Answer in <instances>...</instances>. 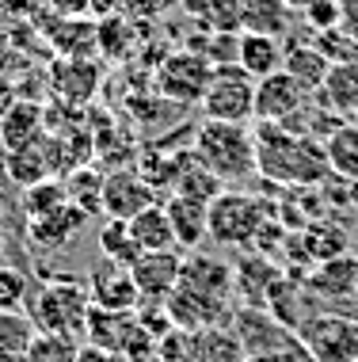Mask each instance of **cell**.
Here are the masks:
<instances>
[{"label": "cell", "instance_id": "20", "mask_svg": "<svg viewBox=\"0 0 358 362\" xmlns=\"http://www.w3.org/2000/svg\"><path fill=\"white\" fill-rule=\"evenodd\" d=\"M282 57H286L282 38L240 31V62L237 65L251 76V81H263V76L278 73V69H282Z\"/></svg>", "mask_w": 358, "mask_h": 362}, {"label": "cell", "instance_id": "36", "mask_svg": "<svg viewBox=\"0 0 358 362\" xmlns=\"http://www.w3.org/2000/svg\"><path fill=\"white\" fill-rule=\"evenodd\" d=\"M76 339L65 336H50V332H38L31 351H27V362H76Z\"/></svg>", "mask_w": 358, "mask_h": 362}, {"label": "cell", "instance_id": "33", "mask_svg": "<svg viewBox=\"0 0 358 362\" xmlns=\"http://www.w3.org/2000/svg\"><path fill=\"white\" fill-rule=\"evenodd\" d=\"M69 202V187L57 180H38L31 183V191L23 194V210H27V221L31 218H46V214H54L57 206H65Z\"/></svg>", "mask_w": 358, "mask_h": 362}, {"label": "cell", "instance_id": "34", "mask_svg": "<svg viewBox=\"0 0 358 362\" xmlns=\"http://www.w3.org/2000/svg\"><path fill=\"white\" fill-rule=\"evenodd\" d=\"M313 46L321 50L332 65H343V62H358V38H351L343 27H328V31H316L313 35Z\"/></svg>", "mask_w": 358, "mask_h": 362}, {"label": "cell", "instance_id": "3", "mask_svg": "<svg viewBox=\"0 0 358 362\" xmlns=\"http://www.w3.org/2000/svg\"><path fill=\"white\" fill-rule=\"evenodd\" d=\"M27 305H31V320L38 325V332L76 339L84 336V325H88L92 293H88V282L80 279H54Z\"/></svg>", "mask_w": 358, "mask_h": 362}, {"label": "cell", "instance_id": "47", "mask_svg": "<svg viewBox=\"0 0 358 362\" xmlns=\"http://www.w3.org/2000/svg\"><path fill=\"white\" fill-rule=\"evenodd\" d=\"M248 362H286V358H248Z\"/></svg>", "mask_w": 358, "mask_h": 362}, {"label": "cell", "instance_id": "14", "mask_svg": "<svg viewBox=\"0 0 358 362\" xmlns=\"http://www.w3.org/2000/svg\"><path fill=\"white\" fill-rule=\"evenodd\" d=\"M278 279H282V263L251 252V256H240L233 267V293L240 298V305H263Z\"/></svg>", "mask_w": 358, "mask_h": 362}, {"label": "cell", "instance_id": "5", "mask_svg": "<svg viewBox=\"0 0 358 362\" xmlns=\"http://www.w3.org/2000/svg\"><path fill=\"white\" fill-rule=\"evenodd\" d=\"M202 115L210 122H237V126L256 122V81L240 65L214 69V81H210L206 100H202Z\"/></svg>", "mask_w": 358, "mask_h": 362}, {"label": "cell", "instance_id": "6", "mask_svg": "<svg viewBox=\"0 0 358 362\" xmlns=\"http://www.w3.org/2000/svg\"><path fill=\"white\" fill-rule=\"evenodd\" d=\"M214 81V65H210L206 54H195V50H172L164 54V62L157 65V92L172 103H202L206 100V88Z\"/></svg>", "mask_w": 358, "mask_h": 362}, {"label": "cell", "instance_id": "9", "mask_svg": "<svg viewBox=\"0 0 358 362\" xmlns=\"http://www.w3.org/2000/svg\"><path fill=\"white\" fill-rule=\"evenodd\" d=\"M133 286L141 293V305H164L176 293L179 275H183V256L176 252H145V256L130 267Z\"/></svg>", "mask_w": 358, "mask_h": 362}, {"label": "cell", "instance_id": "13", "mask_svg": "<svg viewBox=\"0 0 358 362\" xmlns=\"http://www.w3.org/2000/svg\"><path fill=\"white\" fill-rule=\"evenodd\" d=\"M305 290L316 301H343V298H358V256H335L324 263H313L305 279Z\"/></svg>", "mask_w": 358, "mask_h": 362}, {"label": "cell", "instance_id": "44", "mask_svg": "<svg viewBox=\"0 0 358 362\" xmlns=\"http://www.w3.org/2000/svg\"><path fill=\"white\" fill-rule=\"evenodd\" d=\"M76 362H122L114 351H103V347H95V344H84L80 351H76Z\"/></svg>", "mask_w": 358, "mask_h": 362}, {"label": "cell", "instance_id": "24", "mask_svg": "<svg viewBox=\"0 0 358 362\" xmlns=\"http://www.w3.org/2000/svg\"><path fill=\"white\" fill-rule=\"evenodd\" d=\"M95 81H100V69L92 65V57H61L54 65V84L65 100L80 103L95 92Z\"/></svg>", "mask_w": 358, "mask_h": 362}, {"label": "cell", "instance_id": "10", "mask_svg": "<svg viewBox=\"0 0 358 362\" xmlns=\"http://www.w3.org/2000/svg\"><path fill=\"white\" fill-rule=\"evenodd\" d=\"M149 206H157V191L145 183V175L138 168L103 175V214L111 221H133Z\"/></svg>", "mask_w": 358, "mask_h": 362}, {"label": "cell", "instance_id": "40", "mask_svg": "<svg viewBox=\"0 0 358 362\" xmlns=\"http://www.w3.org/2000/svg\"><path fill=\"white\" fill-rule=\"evenodd\" d=\"M183 0H119V16L133 19V23H149V19L168 16L172 8H179Z\"/></svg>", "mask_w": 358, "mask_h": 362}, {"label": "cell", "instance_id": "37", "mask_svg": "<svg viewBox=\"0 0 358 362\" xmlns=\"http://www.w3.org/2000/svg\"><path fill=\"white\" fill-rule=\"evenodd\" d=\"M27 301H31L27 275L16 267H0V313H23Z\"/></svg>", "mask_w": 358, "mask_h": 362}, {"label": "cell", "instance_id": "30", "mask_svg": "<svg viewBox=\"0 0 358 362\" xmlns=\"http://www.w3.org/2000/svg\"><path fill=\"white\" fill-rule=\"evenodd\" d=\"M50 38L65 57H92V50H95V19H84V16L61 19V27L50 31Z\"/></svg>", "mask_w": 358, "mask_h": 362}, {"label": "cell", "instance_id": "1", "mask_svg": "<svg viewBox=\"0 0 358 362\" xmlns=\"http://www.w3.org/2000/svg\"><path fill=\"white\" fill-rule=\"evenodd\" d=\"M256 172L278 187H321L332 175L324 141L278 122H256Z\"/></svg>", "mask_w": 358, "mask_h": 362}, {"label": "cell", "instance_id": "43", "mask_svg": "<svg viewBox=\"0 0 358 362\" xmlns=\"http://www.w3.org/2000/svg\"><path fill=\"white\" fill-rule=\"evenodd\" d=\"M340 27L351 38H358V0H340Z\"/></svg>", "mask_w": 358, "mask_h": 362}, {"label": "cell", "instance_id": "41", "mask_svg": "<svg viewBox=\"0 0 358 362\" xmlns=\"http://www.w3.org/2000/svg\"><path fill=\"white\" fill-rule=\"evenodd\" d=\"M305 23L316 31H328V27H340V0H313V4L305 8Z\"/></svg>", "mask_w": 358, "mask_h": 362}, {"label": "cell", "instance_id": "29", "mask_svg": "<svg viewBox=\"0 0 358 362\" xmlns=\"http://www.w3.org/2000/svg\"><path fill=\"white\" fill-rule=\"evenodd\" d=\"M133 42H138V23L126 16H107L95 19V50L107 57H130Z\"/></svg>", "mask_w": 358, "mask_h": 362}, {"label": "cell", "instance_id": "38", "mask_svg": "<svg viewBox=\"0 0 358 362\" xmlns=\"http://www.w3.org/2000/svg\"><path fill=\"white\" fill-rule=\"evenodd\" d=\"M153 362H198L195 358V336H187V332H168V336L157 344L153 351Z\"/></svg>", "mask_w": 358, "mask_h": 362}, {"label": "cell", "instance_id": "27", "mask_svg": "<svg viewBox=\"0 0 358 362\" xmlns=\"http://www.w3.org/2000/svg\"><path fill=\"white\" fill-rule=\"evenodd\" d=\"M100 256L119 263V267H133V263L145 256L138 237L130 233V221H111L107 218V225L100 229Z\"/></svg>", "mask_w": 358, "mask_h": 362}, {"label": "cell", "instance_id": "17", "mask_svg": "<svg viewBox=\"0 0 358 362\" xmlns=\"http://www.w3.org/2000/svg\"><path fill=\"white\" fill-rule=\"evenodd\" d=\"M183 286L191 290H202V293H214V298H233V267L221 263L206 252H191L183 256V275H179Z\"/></svg>", "mask_w": 358, "mask_h": 362}, {"label": "cell", "instance_id": "45", "mask_svg": "<svg viewBox=\"0 0 358 362\" xmlns=\"http://www.w3.org/2000/svg\"><path fill=\"white\" fill-rule=\"evenodd\" d=\"M309 4H313V0H286V8H290V12H305Z\"/></svg>", "mask_w": 358, "mask_h": 362}, {"label": "cell", "instance_id": "18", "mask_svg": "<svg viewBox=\"0 0 358 362\" xmlns=\"http://www.w3.org/2000/svg\"><path fill=\"white\" fill-rule=\"evenodd\" d=\"M316 103L328 107L332 115L340 119H354L358 111V62H343V65H332L316 92Z\"/></svg>", "mask_w": 358, "mask_h": 362}, {"label": "cell", "instance_id": "19", "mask_svg": "<svg viewBox=\"0 0 358 362\" xmlns=\"http://www.w3.org/2000/svg\"><path fill=\"white\" fill-rule=\"evenodd\" d=\"M84 221H88V214L76 206V202H65V206H57L46 218H31L27 221V233H31V240L38 248H61L65 240H73L84 229Z\"/></svg>", "mask_w": 358, "mask_h": 362}, {"label": "cell", "instance_id": "46", "mask_svg": "<svg viewBox=\"0 0 358 362\" xmlns=\"http://www.w3.org/2000/svg\"><path fill=\"white\" fill-rule=\"evenodd\" d=\"M0 362H27V355H4V351H0Z\"/></svg>", "mask_w": 358, "mask_h": 362}, {"label": "cell", "instance_id": "12", "mask_svg": "<svg viewBox=\"0 0 358 362\" xmlns=\"http://www.w3.org/2000/svg\"><path fill=\"white\" fill-rule=\"evenodd\" d=\"M88 293H92V305H100V309H114V313H138L141 309V293L133 286L130 267H119L111 259H103V267L92 271Z\"/></svg>", "mask_w": 358, "mask_h": 362}, {"label": "cell", "instance_id": "2", "mask_svg": "<svg viewBox=\"0 0 358 362\" xmlns=\"http://www.w3.org/2000/svg\"><path fill=\"white\" fill-rule=\"evenodd\" d=\"M195 156L221 183L248 180L256 172V134L237 122H202L195 134Z\"/></svg>", "mask_w": 358, "mask_h": 362}, {"label": "cell", "instance_id": "28", "mask_svg": "<svg viewBox=\"0 0 358 362\" xmlns=\"http://www.w3.org/2000/svg\"><path fill=\"white\" fill-rule=\"evenodd\" d=\"M302 244H305V256L309 263H324V259H335V256H347V233L332 221H313L302 229Z\"/></svg>", "mask_w": 358, "mask_h": 362}, {"label": "cell", "instance_id": "8", "mask_svg": "<svg viewBox=\"0 0 358 362\" xmlns=\"http://www.w3.org/2000/svg\"><path fill=\"white\" fill-rule=\"evenodd\" d=\"M164 309H168L172 325L179 332H187V336H198V332L206 328H221L229 325V317H233V309H229L225 298H214V293H202V290H191V286H176L168 301H164Z\"/></svg>", "mask_w": 358, "mask_h": 362}, {"label": "cell", "instance_id": "49", "mask_svg": "<svg viewBox=\"0 0 358 362\" xmlns=\"http://www.w3.org/2000/svg\"><path fill=\"white\" fill-rule=\"evenodd\" d=\"M351 122H354V126H358V111H354V119H351Z\"/></svg>", "mask_w": 358, "mask_h": 362}, {"label": "cell", "instance_id": "39", "mask_svg": "<svg viewBox=\"0 0 358 362\" xmlns=\"http://www.w3.org/2000/svg\"><path fill=\"white\" fill-rule=\"evenodd\" d=\"M206 57L214 69L221 65H237L240 62V31H210V42H206Z\"/></svg>", "mask_w": 358, "mask_h": 362}, {"label": "cell", "instance_id": "11", "mask_svg": "<svg viewBox=\"0 0 358 362\" xmlns=\"http://www.w3.org/2000/svg\"><path fill=\"white\" fill-rule=\"evenodd\" d=\"M305 88L290 73H270L263 81H256V122H290L294 115H302L305 107Z\"/></svg>", "mask_w": 358, "mask_h": 362}, {"label": "cell", "instance_id": "25", "mask_svg": "<svg viewBox=\"0 0 358 362\" xmlns=\"http://www.w3.org/2000/svg\"><path fill=\"white\" fill-rule=\"evenodd\" d=\"M324 153H328V164H332V175L358 183V126L354 122L335 126L324 138Z\"/></svg>", "mask_w": 358, "mask_h": 362}, {"label": "cell", "instance_id": "4", "mask_svg": "<svg viewBox=\"0 0 358 362\" xmlns=\"http://www.w3.org/2000/svg\"><path fill=\"white\" fill-rule=\"evenodd\" d=\"M267 218H278V206L270 210L267 199L244 191H221L210 202V237L217 244H229V248H244V244L251 248L259 225Z\"/></svg>", "mask_w": 358, "mask_h": 362}, {"label": "cell", "instance_id": "7", "mask_svg": "<svg viewBox=\"0 0 358 362\" xmlns=\"http://www.w3.org/2000/svg\"><path fill=\"white\" fill-rule=\"evenodd\" d=\"M297 339L313 355V362H358V325L351 317L313 313L297 328Z\"/></svg>", "mask_w": 358, "mask_h": 362}, {"label": "cell", "instance_id": "48", "mask_svg": "<svg viewBox=\"0 0 358 362\" xmlns=\"http://www.w3.org/2000/svg\"><path fill=\"white\" fill-rule=\"evenodd\" d=\"M0 248H4V229H0Z\"/></svg>", "mask_w": 358, "mask_h": 362}, {"label": "cell", "instance_id": "15", "mask_svg": "<svg viewBox=\"0 0 358 362\" xmlns=\"http://www.w3.org/2000/svg\"><path fill=\"white\" fill-rule=\"evenodd\" d=\"M172 218V229H176V244L187 252H198V244L210 237V202L187 199V194H172L164 202Z\"/></svg>", "mask_w": 358, "mask_h": 362}, {"label": "cell", "instance_id": "31", "mask_svg": "<svg viewBox=\"0 0 358 362\" xmlns=\"http://www.w3.org/2000/svg\"><path fill=\"white\" fill-rule=\"evenodd\" d=\"M38 107H27L19 103L12 115L4 119V130H0V138L8 141V149H31V145H38V134H42V119H38Z\"/></svg>", "mask_w": 358, "mask_h": 362}, {"label": "cell", "instance_id": "42", "mask_svg": "<svg viewBox=\"0 0 358 362\" xmlns=\"http://www.w3.org/2000/svg\"><path fill=\"white\" fill-rule=\"evenodd\" d=\"M50 12H57L61 19H73V16H84L92 8V0H42Z\"/></svg>", "mask_w": 358, "mask_h": 362}, {"label": "cell", "instance_id": "21", "mask_svg": "<svg viewBox=\"0 0 358 362\" xmlns=\"http://www.w3.org/2000/svg\"><path fill=\"white\" fill-rule=\"evenodd\" d=\"M328 69H332V62L316 50L313 42H290L286 46V57H282V73H290L297 84L305 88V95H316L324 84Z\"/></svg>", "mask_w": 358, "mask_h": 362}, {"label": "cell", "instance_id": "32", "mask_svg": "<svg viewBox=\"0 0 358 362\" xmlns=\"http://www.w3.org/2000/svg\"><path fill=\"white\" fill-rule=\"evenodd\" d=\"M38 336L31 313H0V351L4 355H27Z\"/></svg>", "mask_w": 358, "mask_h": 362}, {"label": "cell", "instance_id": "23", "mask_svg": "<svg viewBox=\"0 0 358 362\" xmlns=\"http://www.w3.org/2000/svg\"><path fill=\"white\" fill-rule=\"evenodd\" d=\"M130 233L138 237V244L145 252H176L179 244H176V229H172V218H168V210L160 206H149V210H141L138 218L130 221Z\"/></svg>", "mask_w": 358, "mask_h": 362}, {"label": "cell", "instance_id": "35", "mask_svg": "<svg viewBox=\"0 0 358 362\" xmlns=\"http://www.w3.org/2000/svg\"><path fill=\"white\" fill-rule=\"evenodd\" d=\"M76 180H69L65 187H69V202H76L84 214H95V210H103V175L100 172H88V168H80V172H73Z\"/></svg>", "mask_w": 358, "mask_h": 362}, {"label": "cell", "instance_id": "22", "mask_svg": "<svg viewBox=\"0 0 358 362\" xmlns=\"http://www.w3.org/2000/svg\"><path fill=\"white\" fill-rule=\"evenodd\" d=\"M290 23H294V12L286 8V0H240V31L282 38Z\"/></svg>", "mask_w": 358, "mask_h": 362}, {"label": "cell", "instance_id": "26", "mask_svg": "<svg viewBox=\"0 0 358 362\" xmlns=\"http://www.w3.org/2000/svg\"><path fill=\"white\" fill-rule=\"evenodd\" d=\"M195 358L198 362H248V351L237 339L233 328L221 325V328H206L195 336Z\"/></svg>", "mask_w": 358, "mask_h": 362}, {"label": "cell", "instance_id": "16", "mask_svg": "<svg viewBox=\"0 0 358 362\" xmlns=\"http://www.w3.org/2000/svg\"><path fill=\"white\" fill-rule=\"evenodd\" d=\"M133 332H138V313H114V309H100V305H92L88 325H84L88 344L103 347V351H114L119 358H122L126 344L133 339Z\"/></svg>", "mask_w": 358, "mask_h": 362}]
</instances>
